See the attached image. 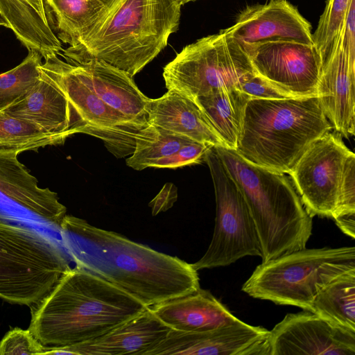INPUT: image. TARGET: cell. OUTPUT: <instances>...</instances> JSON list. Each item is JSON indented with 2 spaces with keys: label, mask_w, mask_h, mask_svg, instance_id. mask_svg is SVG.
<instances>
[{
  "label": "cell",
  "mask_w": 355,
  "mask_h": 355,
  "mask_svg": "<svg viewBox=\"0 0 355 355\" xmlns=\"http://www.w3.org/2000/svg\"><path fill=\"white\" fill-rule=\"evenodd\" d=\"M62 239L76 263L130 295L146 307L196 291L198 271L175 256L66 215Z\"/></svg>",
  "instance_id": "cell-1"
},
{
  "label": "cell",
  "mask_w": 355,
  "mask_h": 355,
  "mask_svg": "<svg viewBox=\"0 0 355 355\" xmlns=\"http://www.w3.org/2000/svg\"><path fill=\"white\" fill-rule=\"evenodd\" d=\"M147 308L111 283L76 266L31 306L28 329L45 347L71 346L100 336Z\"/></svg>",
  "instance_id": "cell-2"
},
{
  "label": "cell",
  "mask_w": 355,
  "mask_h": 355,
  "mask_svg": "<svg viewBox=\"0 0 355 355\" xmlns=\"http://www.w3.org/2000/svg\"><path fill=\"white\" fill-rule=\"evenodd\" d=\"M180 0H106L80 43L63 51L66 61L98 60L131 76L163 50L180 19Z\"/></svg>",
  "instance_id": "cell-3"
},
{
  "label": "cell",
  "mask_w": 355,
  "mask_h": 355,
  "mask_svg": "<svg viewBox=\"0 0 355 355\" xmlns=\"http://www.w3.org/2000/svg\"><path fill=\"white\" fill-rule=\"evenodd\" d=\"M332 128L318 96L250 98L235 150L254 165L289 174L308 148Z\"/></svg>",
  "instance_id": "cell-4"
},
{
  "label": "cell",
  "mask_w": 355,
  "mask_h": 355,
  "mask_svg": "<svg viewBox=\"0 0 355 355\" xmlns=\"http://www.w3.org/2000/svg\"><path fill=\"white\" fill-rule=\"evenodd\" d=\"M215 148L246 202L262 262L305 248L312 234V217L288 177L246 161L235 150Z\"/></svg>",
  "instance_id": "cell-5"
},
{
  "label": "cell",
  "mask_w": 355,
  "mask_h": 355,
  "mask_svg": "<svg viewBox=\"0 0 355 355\" xmlns=\"http://www.w3.org/2000/svg\"><path fill=\"white\" fill-rule=\"evenodd\" d=\"M355 269V248L296 250L261 262L243 284L250 296L311 311L318 292L338 275Z\"/></svg>",
  "instance_id": "cell-6"
},
{
  "label": "cell",
  "mask_w": 355,
  "mask_h": 355,
  "mask_svg": "<svg viewBox=\"0 0 355 355\" xmlns=\"http://www.w3.org/2000/svg\"><path fill=\"white\" fill-rule=\"evenodd\" d=\"M65 252L46 235L0 216V298L31 306L70 268Z\"/></svg>",
  "instance_id": "cell-7"
},
{
  "label": "cell",
  "mask_w": 355,
  "mask_h": 355,
  "mask_svg": "<svg viewBox=\"0 0 355 355\" xmlns=\"http://www.w3.org/2000/svg\"><path fill=\"white\" fill-rule=\"evenodd\" d=\"M254 69L243 47L226 31L184 47L164 68L168 90L191 100L211 91L237 87Z\"/></svg>",
  "instance_id": "cell-8"
},
{
  "label": "cell",
  "mask_w": 355,
  "mask_h": 355,
  "mask_svg": "<svg viewBox=\"0 0 355 355\" xmlns=\"http://www.w3.org/2000/svg\"><path fill=\"white\" fill-rule=\"evenodd\" d=\"M216 198L212 239L205 254L191 263L198 271L229 266L246 256L261 257L257 230L244 197L223 164L215 146L207 150Z\"/></svg>",
  "instance_id": "cell-9"
},
{
  "label": "cell",
  "mask_w": 355,
  "mask_h": 355,
  "mask_svg": "<svg viewBox=\"0 0 355 355\" xmlns=\"http://www.w3.org/2000/svg\"><path fill=\"white\" fill-rule=\"evenodd\" d=\"M40 69L68 99L77 119L78 133L100 139L116 158L131 155L143 125L105 103L78 76L71 63L58 55L46 58Z\"/></svg>",
  "instance_id": "cell-10"
},
{
  "label": "cell",
  "mask_w": 355,
  "mask_h": 355,
  "mask_svg": "<svg viewBox=\"0 0 355 355\" xmlns=\"http://www.w3.org/2000/svg\"><path fill=\"white\" fill-rule=\"evenodd\" d=\"M350 152L340 135L329 131L308 148L289 173L312 218L333 217L344 163Z\"/></svg>",
  "instance_id": "cell-11"
},
{
  "label": "cell",
  "mask_w": 355,
  "mask_h": 355,
  "mask_svg": "<svg viewBox=\"0 0 355 355\" xmlns=\"http://www.w3.org/2000/svg\"><path fill=\"white\" fill-rule=\"evenodd\" d=\"M254 71L290 97L317 96L320 58L313 44L271 40L245 49Z\"/></svg>",
  "instance_id": "cell-12"
},
{
  "label": "cell",
  "mask_w": 355,
  "mask_h": 355,
  "mask_svg": "<svg viewBox=\"0 0 355 355\" xmlns=\"http://www.w3.org/2000/svg\"><path fill=\"white\" fill-rule=\"evenodd\" d=\"M270 355H355V332L304 310L288 313L270 331Z\"/></svg>",
  "instance_id": "cell-13"
},
{
  "label": "cell",
  "mask_w": 355,
  "mask_h": 355,
  "mask_svg": "<svg viewBox=\"0 0 355 355\" xmlns=\"http://www.w3.org/2000/svg\"><path fill=\"white\" fill-rule=\"evenodd\" d=\"M270 331L242 320L200 332L171 329L147 355H270Z\"/></svg>",
  "instance_id": "cell-14"
},
{
  "label": "cell",
  "mask_w": 355,
  "mask_h": 355,
  "mask_svg": "<svg viewBox=\"0 0 355 355\" xmlns=\"http://www.w3.org/2000/svg\"><path fill=\"white\" fill-rule=\"evenodd\" d=\"M311 25L286 0H271L246 7L226 31L243 47L271 40H292L313 44Z\"/></svg>",
  "instance_id": "cell-15"
},
{
  "label": "cell",
  "mask_w": 355,
  "mask_h": 355,
  "mask_svg": "<svg viewBox=\"0 0 355 355\" xmlns=\"http://www.w3.org/2000/svg\"><path fill=\"white\" fill-rule=\"evenodd\" d=\"M171 329L148 307L94 339L71 346L46 347L44 354L147 355Z\"/></svg>",
  "instance_id": "cell-16"
},
{
  "label": "cell",
  "mask_w": 355,
  "mask_h": 355,
  "mask_svg": "<svg viewBox=\"0 0 355 355\" xmlns=\"http://www.w3.org/2000/svg\"><path fill=\"white\" fill-rule=\"evenodd\" d=\"M354 88L355 64L342 48L340 35L333 55L321 67L317 96L332 126L345 137L354 135Z\"/></svg>",
  "instance_id": "cell-17"
},
{
  "label": "cell",
  "mask_w": 355,
  "mask_h": 355,
  "mask_svg": "<svg viewBox=\"0 0 355 355\" xmlns=\"http://www.w3.org/2000/svg\"><path fill=\"white\" fill-rule=\"evenodd\" d=\"M71 64L79 78L105 103L139 124H149V98L139 89L132 76L101 60Z\"/></svg>",
  "instance_id": "cell-18"
},
{
  "label": "cell",
  "mask_w": 355,
  "mask_h": 355,
  "mask_svg": "<svg viewBox=\"0 0 355 355\" xmlns=\"http://www.w3.org/2000/svg\"><path fill=\"white\" fill-rule=\"evenodd\" d=\"M17 153H0V193L42 221L60 229L67 208L58 194L40 188L37 180L17 159Z\"/></svg>",
  "instance_id": "cell-19"
},
{
  "label": "cell",
  "mask_w": 355,
  "mask_h": 355,
  "mask_svg": "<svg viewBox=\"0 0 355 355\" xmlns=\"http://www.w3.org/2000/svg\"><path fill=\"white\" fill-rule=\"evenodd\" d=\"M3 110L47 132L69 137L78 133L77 119L66 96L42 74L33 87Z\"/></svg>",
  "instance_id": "cell-20"
},
{
  "label": "cell",
  "mask_w": 355,
  "mask_h": 355,
  "mask_svg": "<svg viewBox=\"0 0 355 355\" xmlns=\"http://www.w3.org/2000/svg\"><path fill=\"white\" fill-rule=\"evenodd\" d=\"M149 308L168 327L183 332L209 331L240 320L209 291L200 288Z\"/></svg>",
  "instance_id": "cell-21"
},
{
  "label": "cell",
  "mask_w": 355,
  "mask_h": 355,
  "mask_svg": "<svg viewBox=\"0 0 355 355\" xmlns=\"http://www.w3.org/2000/svg\"><path fill=\"white\" fill-rule=\"evenodd\" d=\"M149 124L214 146H225L208 118L191 99L173 90L162 96L149 98Z\"/></svg>",
  "instance_id": "cell-22"
},
{
  "label": "cell",
  "mask_w": 355,
  "mask_h": 355,
  "mask_svg": "<svg viewBox=\"0 0 355 355\" xmlns=\"http://www.w3.org/2000/svg\"><path fill=\"white\" fill-rule=\"evenodd\" d=\"M0 17L28 51L44 59L62 51L49 24L44 0H0Z\"/></svg>",
  "instance_id": "cell-23"
},
{
  "label": "cell",
  "mask_w": 355,
  "mask_h": 355,
  "mask_svg": "<svg viewBox=\"0 0 355 355\" xmlns=\"http://www.w3.org/2000/svg\"><path fill=\"white\" fill-rule=\"evenodd\" d=\"M250 98L247 94L233 87L216 89L193 101L208 118L226 148L235 150L245 106Z\"/></svg>",
  "instance_id": "cell-24"
},
{
  "label": "cell",
  "mask_w": 355,
  "mask_h": 355,
  "mask_svg": "<svg viewBox=\"0 0 355 355\" xmlns=\"http://www.w3.org/2000/svg\"><path fill=\"white\" fill-rule=\"evenodd\" d=\"M53 33L69 46L77 45L103 8L106 0H44Z\"/></svg>",
  "instance_id": "cell-25"
},
{
  "label": "cell",
  "mask_w": 355,
  "mask_h": 355,
  "mask_svg": "<svg viewBox=\"0 0 355 355\" xmlns=\"http://www.w3.org/2000/svg\"><path fill=\"white\" fill-rule=\"evenodd\" d=\"M311 312L333 325L355 332V269L324 286L313 298Z\"/></svg>",
  "instance_id": "cell-26"
},
{
  "label": "cell",
  "mask_w": 355,
  "mask_h": 355,
  "mask_svg": "<svg viewBox=\"0 0 355 355\" xmlns=\"http://www.w3.org/2000/svg\"><path fill=\"white\" fill-rule=\"evenodd\" d=\"M69 137L64 134L47 132L36 125L0 110V153L18 155L37 151L47 146L62 144Z\"/></svg>",
  "instance_id": "cell-27"
},
{
  "label": "cell",
  "mask_w": 355,
  "mask_h": 355,
  "mask_svg": "<svg viewBox=\"0 0 355 355\" xmlns=\"http://www.w3.org/2000/svg\"><path fill=\"white\" fill-rule=\"evenodd\" d=\"M193 141L159 126L149 124L137 140L135 150L126 158L125 163L136 171H141L152 167L156 161L175 153L183 145Z\"/></svg>",
  "instance_id": "cell-28"
},
{
  "label": "cell",
  "mask_w": 355,
  "mask_h": 355,
  "mask_svg": "<svg viewBox=\"0 0 355 355\" xmlns=\"http://www.w3.org/2000/svg\"><path fill=\"white\" fill-rule=\"evenodd\" d=\"M42 58L37 52L28 51L19 65L0 74V110L11 105L40 80Z\"/></svg>",
  "instance_id": "cell-29"
},
{
  "label": "cell",
  "mask_w": 355,
  "mask_h": 355,
  "mask_svg": "<svg viewBox=\"0 0 355 355\" xmlns=\"http://www.w3.org/2000/svg\"><path fill=\"white\" fill-rule=\"evenodd\" d=\"M351 0H327L316 31L313 45L320 58L321 67L328 62L337 46Z\"/></svg>",
  "instance_id": "cell-30"
},
{
  "label": "cell",
  "mask_w": 355,
  "mask_h": 355,
  "mask_svg": "<svg viewBox=\"0 0 355 355\" xmlns=\"http://www.w3.org/2000/svg\"><path fill=\"white\" fill-rule=\"evenodd\" d=\"M45 350L46 347L34 337L29 329L13 328L0 341V355L44 354Z\"/></svg>",
  "instance_id": "cell-31"
},
{
  "label": "cell",
  "mask_w": 355,
  "mask_h": 355,
  "mask_svg": "<svg viewBox=\"0 0 355 355\" xmlns=\"http://www.w3.org/2000/svg\"><path fill=\"white\" fill-rule=\"evenodd\" d=\"M349 213H355V155L347 156L338 190V199L332 218Z\"/></svg>",
  "instance_id": "cell-32"
},
{
  "label": "cell",
  "mask_w": 355,
  "mask_h": 355,
  "mask_svg": "<svg viewBox=\"0 0 355 355\" xmlns=\"http://www.w3.org/2000/svg\"><path fill=\"white\" fill-rule=\"evenodd\" d=\"M210 146L211 145L207 144L191 141L183 145L175 153L156 161L152 167L176 168L200 164L204 161L205 153Z\"/></svg>",
  "instance_id": "cell-33"
},
{
  "label": "cell",
  "mask_w": 355,
  "mask_h": 355,
  "mask_svg": "<svg viewBox=\"0 0 355 355\" xmlns=\"http://www.w3.org/2000/svg\"><path fill=\"white\" fill-rule=\"evenodd\" d=\"M236 89L247 94L251 98L280 99L290 97L277 89L255 72L243 78Z\"/></svg>",
  "instance_id": "cell-34"
},
{
  "label": "cell",
  "mask_w": 355,
  "mask_h": 355,
  "mask_svg": "<svg viewBox=\"0 0 355 355\" xmlns=\"http://www.w3.org/2000/svg\"><path fill=\"white\" fill-rule=\"evenodd\" d=\"M178 198L177 187L171 182L164 185L158 194L150 202L152 215L165 211L173 207Z\"/></svg>",
  "instance_id": "cell-35"
},
{
  "label": "cell",
  "mask_w": 355,
  "mask_h": 355,
  "mask_svg": "<svg viewBox=\"0 0 355 355\" xmlns=\"http://www.w3.org/2000/svg\"><path fill=\"white\" fill-rule=\"evenodd\" d=\"M334 219L344 234L353 239H355V213L340 215Z\"/></svg>",
  "instance_id": "cell-36"
},
{
  "label": "cell",
  "mask_w": 355,
  "mask_h": 355,
  "mask_svg": "<svg viewBox=\"0 0 355 355\" xmlns=\"http://www.w3.org/2000/svg\"><path fill=\"white\" fill-rule=\"evenodd\" d=\"M2 26L6 27V24L3 21V19L0 17V26Z\"/></svg>",
  "instance_id": "cell-37"
},
{
  "label": "cell",
  "mask_w": 355,
  "mask_h": 355,
  "mask_svg": "<svg viewBox=\"0 0 355 355\" xmlns=\"http://www.w3.org/2000/svg\"><path fill=\"white\" fill-rule=\"evenodd\" d=\"M196 1V0H180V1L181 2L182 5L186 3H188L189 1Z\"/></svg>",
  "instance_id": "cell-38"
}]
</instances>
